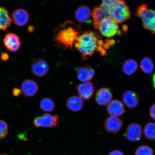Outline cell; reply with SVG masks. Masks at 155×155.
Here are the masks:
<instances>
[{
    "label": "cell",
    "mask_w": 155,
    "mask_h": 155,
    "mask_svg": "<svg viewBox=\"0 0 155 155\" xmlns=\"http://www.w3.org/2000/svg\"><path fill=\"white\" fill-rule=\"evenodd\" d=\"M138 67V64L136 61L130 59L127 60L124 63L122 70L125 75L131 76L136 72Z\"/></svg>",
    "instance_id": "cell-22"
},
{
    "label": "cell",
    "mask_w": 155,
    "mask_h": 155,
    "mask_svg": "<svg viewBox=\"0 0 155 155\" xmlns=\"http://www.w3.org/2000/svg\"><path fill=\"white\" fill-rule=\"evenodd\" d=\"M55 108V103L51 99L44 98L41 100L40 108L42 111L45 112L53 111Z\"/></svg>",
    "instance_id": "cell-25"
},
{
    "label": "cell",
    "mask_w": 155,
    "mask_h": 155,
    "mask_svg": "<svg viewBox=\"0 0 155 155\" xmlns=\"http://www.w3.org/2000/svg\"><path fill=\"white\" fill-rule=\"evenodd\" d=\"M0 155H8L5 154H0Z\"/></svg>",
    "instance_id": "cell-35"
},
{
    "label": "cell",
    "mask_w": 155,
    "mask_h": 155,
    "mask_svg": "<svg viewBox=\"0 0 155 155\" xmlns=\"http://www.w3.org/2000/svg\"><path fill=\"white\" fill-rule=\"evenodd\" d=\"M153 82H154V86L155 88V73L154 74V75L153 77Z\"/></svg>",
    "instance_id": "cell-34"
},
{
    "label": "cell",
    "mask_w": 155,
    "mask_h": 155,
    "mask_svg": "<svg viewBox=\"0 0 155 155\" xmlns=\"http://www.w3.org/2000/svg\"><path fill=\"white\" fill-rule=\"evenodd\" d=\"M99 30L103 36L108 38H111L116 35H121V33L117 24L110 17L104 19Z\"/></svg>",
    "instance_id": "cell-5"
},
{
    "label": "cell",
    "mask_w": 155,
    "mask_h": 155,
    "mask_svg": "<svg viewBox=\"0 0 155 155\" xmlns=\"http://www.w3.org/2000/svg\"><path fill=\"white\" fill-rule=\"evenodd\" d=\"M108 9L110 17L117 24L125 22L131 17L129 7L124 1L116 0Z\"/></svg>",
    "instance_id": "cell-3"
},
{
    "label": "cell",
    "mask_w": 155,
    "mask_h": 155,
    "mask_svg": "<svg viewBox=\"0 0 155 155\" xmlns=\"http://www.w3.org/2000/svg\"><path fill=\"white\" fill-rule=\"evenodd\" d=\"M123 122L120 118L110 116L104 122V127L108 133L117 134L121 130Z\"/></svg>",
    "instance_id": "cell-10"
},
{
    "label": "cell",
    "mask_w": 155,
    "mask_h": 155,
    "mask_svg": "<svg viewBox=\"0 0 155 155\" xmlns=\"http://www.w3.org/2000/svg\"><path fill=\"white\" fill-rule=\"evenodd\" d=\"M149 113L151 117L155 121V103L150 106L149 110Z\"/></svg>",
    "instance_id": "cell-28"
},
{
    "label": "cell",
    "mask_w": 155,
    "mask_h": 155,
    "mask_svg": "<svg viewBox=\"0 0 155 155\" xmlns=\"http://www.w3.org/2000/svg\"><path fill=\"white\" fill-rule=\"evenodd\" d=\"M8 126L3 120H0V139L5 138L8 134Z\"/></svg>",
    "instance_id": "cell-27"
},
{
    "label": "cell",
    "mask_w": 155,
    "mask_h": 155,
    "mask_svg": "<svg viewBox=\"0 0 155 155\" xmlns=\"http://www.w3.org/2000/svg\"><path fill=\"white\" fill-rule=\"evenodd\" d=\"M9 55L8 54L6 53L3 52L1 54L0 56V59L1 61H8L9 59Z\"/></svg>",
    "instance_id": "cell-29"
},
{
    "label": "cell",
    "mask_w": 155,
    "mask_h": 155,
    "mask_svg": "<svg viewBox=\"0 0 155 155\" xmlns=\"http://www.w3.org/2000/svg\"><path fill=\"white\" fill-rule=\"evenodd\" d=\"M30 15L27 10L23 8H18L15 10L12 15V21L17 26H24L28 24Z\"/></svg>",
    "instance_id": "cell-14"
},
{
    "label": "cell",
    "mask_w": 155,
    "mask_h": 155,
    "mask_svg": "<svg viewBox=\"0 0 155 155\" xmlns=\"http://www.w3.org/2000/svg\"><path fill=\"white\" fill-rule=\"evenodd\" d=\"M135 14L141 19L144 28L155 34V9L148 8L143 4L138 6Z\"/></svg>",
    "instance_id": "cell-4"
},
{
    "label": "cell",
    "mask_w": 155,
    "mask_h": 155,
    "mask_svg": "<svg viewBox=\"0 0 155 155\" xmlns=\"http://www.w3.org/2000/svg\"><path fill=\"white\" fill-rule=\"evenodd\" d=\"M76 73L78 79L83 83L91 80L95 75L94 69L87 65L77 68Z\"/></svg>",
    "instance_id": "cell-18"
},
{
    "label": "cell",
    "mask_w": 155,
    "mask_h": 155,
    "mask_svg": "<svg viewBox=\"0 0 155 155\" xmlns=\"http://www.w3.org/2000/svg\"><path fill=\"white\" fill-rule=\"evenodd\" d=\"M91 15V9L87 5H81L75 12V18L81 24L88 23Z\"/></svg>",
    "instance_id": "cell-19"
},
{
    "label": "cell",
    "mask_w": 155,
    "mask_h": 155,
    "mask_svg": "<svg viewBox=\"0 0 155 155\" xmlns=\"http://www.w3.org/2000/svg\"><path fill=\"white\" fill-rule=\"evenodd\" d=\"M140 68L143 72L146 74H150L153 71V62L150 58L144 57L141 60Z\"/></svg>",
    "instance_id": "cell-23"
},
{
    "label": "cell",
    "mask_w": 155,
    "mask_h": 155,
    "mask_svg": "<svg viewBox=\"0 0 155 155\" xmlns=\"http://www.w3.org/2000/svg\"><path fill=\"white\" fill-rule=\"evenodd\" d=\"M28 30L29 31V32H30L31 33H32L34 31V27L33 26H31V25H30V26L28 27Z\"/></svg>",
    "instance_id": "cell-33"
},
{
    "label": "cell",
    "mask_w": 155,
    "mask_h": 155,
    "mask_svg": "<svg viewBox=\"0 0 155 155\" xmlns=\"http://www.w3.org/2000/svg\"><path fill=\"white\" fill-rule=\"evenodd\" d=\"M50 67L48 64L43 59L39 58L33 62L31 66L32 74L39 77H42L47 74Z\"/></svg>",
    "instance_id": "cell-12"
},
{
    "label": "cell",
    "mask_w": 155,
    "mask_h": 155,
    "mask_svg": "<svg viewBox=\"0 0 155 155\" xmlns=\"http://www.w3.org/2000/svg\"><path fill=\"white\" fill-rule=\"evenodd\" d=\"M135 155H154V151L148 145H141L136 149Z\"/></svg>",
    "instance_id": "cell-26"
},
{
    "label": "cell",
    "mask_w": 155,
    "mask_h": 155,
    "mask_svg": "<svg viewBox=\"0 0 155 155\" xmlns=\"http://www.w3.org/2000/svg\"><path fill=\"white\" fill-rule=\"evenodd\" d=\"M21 92L25 96L31 97L37 94L38 86L37 83L31 79H26L22 82L21 86Z\"/></svg>",
    "instance_id": "cell-15"
},
{
    "label": "cell",
    "mask_w": 155,
    "mask_h": 155,
    "mask_svg": "<svg viewBox=\"0 0 155 155\" xmlns=\"http://www.w3.org/2000/svg\"><path fill=\"white\" fill-rule=\"evenodd\" d=\"M21 93V91L18 88H13L12 91L13 95L15 97H18L20 95Z\"/></svg>",
    "instance_id": "cell-30"
},
{
    "label": "cell",
    "mask_w": 155,
    "mask_h": 155,
    "mask_svg": "<svg viewBox=\"0 0 155 155\" xmlns=\"http://www.w3.org/2000/svg\"><path fill=\"white\" fill-rule=\"evenodd\" d=\"M143 135V130L138 123H133L127 126L124 136L127 140L132 142H136L141 140Z\"/></svg>",
    "instance_id": "cell-7"
},
{
    "label": "cell",
    "mask_w": 155,
    "mask_h": 155,
    "mask_svg": "<svg viewBox=\"0 0 155 155\" xmlns=\"http://www.w3.org/2000/svg\"><path fill=\"white\" fill-rule=\"evenodd\" d=\"M106 43L108 44V45L110 46L114 45L115 44V41L114 40H106Z\"/></svg>",
    "instance_id": "cell-32"
},
{
    "label": "cell",
    "mask_w": 155,
    "mask_h": 155,
    "mask_svg": "<svg viewBox=\"0 0 155 155\" xmlns=\"http://www.w3.org/2000/svg\"><path fill=\"white\" fill-rule=\"evenodd\" d=\"M4 45L9 51L15 52L20 48L22 45L20 38L16 34L8 33L3 39Z\"/></svg>",
    "instance_id": "cell-9"
},
{
    "label": "cell",
    "mask_w": 155,
    "mask_h": 155,
    "mask_svg": "<svg viewBox=\"0 0 155 155\" xmlns=\"http://www.w3.org/2000/svg\"><path fill=\"white\" fill-rule=\"evenodd\" d=\"M12 22L8 10L5 7L0 6V30H6Z\"/></svg>",
    "instance_id": "cell-21"
},
{
    "label": "cell",
    "mask_w": 155,
    "mask_h": 155,
    "mask_svg": "<svg viewBox=\"0 0 155 155\" xmlns=\"http://www.w3.org/2000/svg\"><path fill=\"white\" fill-rule=\"evenodd\" d=\"M78 94L83 101L90 100L94 95L95 87L91 82H84L77 86Z\"/></svg>",
    "instance_id": "cell-11"
},
{
    "label": "cell",
    "mask_w": 155,
    "mask_h": 155,
    "mask_svg": "<svg viewBox=\"0 0 155 155\" xmlns=\"http://www.w3.org/2000/svg\"><path fill=\"white\" fill-rule=\"evenodd\" d=\"M67 107L71 111L76 112L80 111L83 106V101L79 96H73L67 99Z\"/></svg>",
    "instance_id": "cell-20"
},
{
    "label": "cell",
    "mask_w": 155,
    "mask_h": 155,
    "mask_svg": "<svg viewBox=\"0 0 155 155\" xmlns=\"http://www.w3.org/2000/svg\"><path fill=\"white\" fill-rule=\"evenodd\" d=\"M100 34L96 31L91 30L81 34L74 44L75 48L81 54V58L86 60L92 56L98 49L101 40Z\"/></svg>",
    "instance_id": "cell-2"
},
{
    "label": "cell",
    "mask_w": 155,
    "mask_h": 155,
    "mask_svg": "<svg viewBox=\"0 0 155 155\" xmlns=\"http://www.w3.org/2000/svg\"><path fill=\"white\" fill-rule=\"evenodd\" d=\"M81 30L80 25L71 21H67L55 28L54 41L58 47L71 49L82 34Z\"/></svg>",
    "instance_id": "cell-1"
},
{
    "label": "cell",
    "mask_w": 155,
    "mask_h": 155,
    "mask_svg": "<svg viewBox=\"0 0 155 155\" xmlns=\"http://www.w3.org/2000/svg\"><path fill=\"white\" fill-rule=\"evenodd\" d=\"M143 133L145 137L150 140H155V123L149 122L145 125Z\"/></svg>",
    "instance_id": "cell-24"
},
{
    "label": "cell",
    "mask_w": 155,
    "mask_h": 155,
    "mask_svg": "<svg viewBox=\"0 0 155 155\" xmlns=\"http://www.w3.org/2000/svg\"><path fill=\"white\" fill-rule=\"evenodd\" d=\"M59 119V116L58 115H51L45 113L35 117L34 124L37 127H54L57 125Z\"/></svg>",
    "instance_id": "cell-6"
},
{
    "label": "cell",
    "mask_w": 155,
    "mask_h": 155,
    "mask_svg": "<svg viewBox=\"0 0 155 155\" xmlns=\"http://www.w3.org/2000/svg\"><path fill=\"white\" fill-rule=\"evenodd\" d=\"M91 14L94 19L93 25L97 30H99L100 25L104 19L110 17L108 9L102 4L95 7Z\"/></svg>",
    "instance_id": "cell-8"
},
{
    "label": "cell",
    "mask_w": 155,
    "mask_h": 155,
    "mask_svg": "<svg viewBox=\"0 0 155 155\" xmlns=\"http://www.w3.org/2000/svg\"><path fill=\"white\" fill-rule=\"evenodd\" d=\"M113 97V94L110 89L103 87L97 91L95 100L98 105L104 106L107 105L112 100Z\"/></svg>",
    "instance_id": "cell-13"
},
{
    "label": "cell",
    "mask_w": 155,
    "mask_h": 155,
    "mask_svg": "<svg viewBox=\"0 0 155 155\" xmlns=\"http://www.w3.org/2000/svg\"><path fill=\"white\" fill-rule=\"evenodd\" d=\"M106 110L110 116L117 117L123 115L125 112L123 102L117 99L112 100L107 105Z\"/></svg>",
    "instance_id": "cell-16"
},
{
    "label": "cell",
    "mask_w": 155,
    "mask_h": 155,
    "mask_svg": "<svg viewBox=\"0 0 155 155\" xmlns=\"http://www.w3.org/2000/svg\"><path fill=\"white\" fill-rule=\"evenodd\" d=\"M108 155H124L123 152L119 150H115L111 151Z\"/></svg>",
    "instance_id": "cell-31"
},
{
    "label": "cell",
    "mask_w": 155,
    "mask_h": 155,
    "mask_svg": "<svg viewBox=\"0 0 155 155\" xmlns=\"http://www.w3.org/2000/svg\"><path fill=\"white\" fill-rule=\"evenodd\" d=\"M122 100L125 105L130 109L137 107L140 102L138 94L132 90H127L123 93Z\"/></svg>",
    "instance_id": "cell-17"
}]
</instances>
